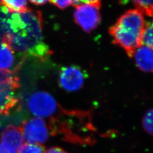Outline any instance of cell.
Returning <instances> with one entry per match:
<instances>
[{
  "instance_id": "obj_5",
  "label": "cell",
  "mask_w": 153,
  "mask_h": 153,
  "mask_svg": "<svg viewBox=\"0 0 153 153\" xmlns=\"http://www.w3.org/2000/svg\"><path fill=\"white\" fill-rule=\"evenodd\" d=\"M27 106L33 115L39 118L52 116L59 108L55 98L49 93L42 91L33 93L30 96Z\"/></svg>"
},
{
  "instance_id": "obj_20",
  "label": "cell",
  "mask_w": 153,
  "mask_h": 153,
  "mask_svg": "<svg viewBox=\"0 0 153 153\" xmlns=\"http://www.w3.org/2000/svg\"><path fill=\"white\" fill-rule=\"evenodd\" d=\"M2 4V0H0V5Z\"/></svg>"
},
{
  "instance_id": "obj_4",
  "label": "cell",
  "mask_w": 153,
  "mask_h": 153,
  "mask_svg": "<svg viewBox=\"0 0 153 153\" xmlns=\"http://www.w3.org/2000/svg\"><path fill=\"white\" fill-rule=\"evenodd\" d=\"M100 3H82L76 6L75 22L82 29L90 33L98 27L100 22Z\"/></svg>"
},
{
  "instance_id": "obj_19",
  "label": "cell",
  "mask_w": 153,
  "mask_h": 153,
  "mask_svg": "<svg viewBox=\"0 0 153 153\" xmlns=\"http://www.w3.org/2000/svg\"><path fill=\"white\" fill-rule=\"evenodd\" d=\"M32 4L36 5H42L48 2L49 0H29Z\"/></svg>"
},
{
  "instance_id": "obj_1",
  "label": "cell",
  "mask_w": 153,
  "mask_h": 153,
  "mask_svg": "<svg viewBox=\"0 0 153 153\" xmlns=\"http://www.w3.org/2000/svg\"><path fill=\"white\" fill-rule=\"evenodd\" d=\"M43 19L41 12L28 9L12 14L11 31L4 40L14 52L40 61L47 60L52 51L43 41Z\"/></svg>"
},
{
  "instance_id": "obj_6",
  "label": "cell",
  "mask_w": 153,
  "mask_h": 153,
  "mask_svg": "<svg viewBox=\"0 0 153 153\" xmlns=\"http://www.w3.org/2000/svg\"><path fill=\"white\" fill-rule=\"evenodd\" d=\"M88 74L79 66L62 67L59 73L58 82L61 88L68 92H76L84 85Z\"/></svg>"
},
{
  "instance_id": "obj_13",
  "label": "cell",
  "mask_w": 153,
  "mask_h": 153,
  "mask_svg": "<svg viewBox=\"0 0 153 153\" xmlns=\"http://www.w3.org/2000/svg\"><path fill=\"white\" fill-rule=\"evenodd\" d=\"M2 2L11 13H20L28 9L27 0H2Z\"/></svg>"
},
{
  "instance_id": "obj_18",
  "label": "cell",
  "mask_w": 153,
  "mask_h": 153,
  "mask_svg": "<svg viewBox=\"0 0 153 153\" xmlns=\"http://www.w3.org/2000/svg\"><path fill=\"white\" fill-rule=\"evenodd\" d=\"M44 153H68L59 147H52L48 149Z\"/></svg>"
},
{
  "instance_id": "obj_3",
  "label": "cell",
  "mask_w": 153,
  "mask_h": 153,
  "mask_svg": "<svg viewBox=\"0 0 153 153\" xmlns=\"http://www.w3.org/2000/svg\"><path fill=\"white\" fill-rule=\"evenodd\" d=\"M19 88L15 72L0 70V116L10 115L19 107L20 99L17 91Z\"/></svg>"
},
{
  "instance_id": "obj_12",
  "label": "cell",
  "mask_w": 153,
  "mask_h": 153,
  "mask_svg": "<svg viewBox=\"0 0 153 153\" xmlns=\"http://www.w3.org/2000/svg\"><path fill=\"white\" fill-rule=\"evenodd\" d=\"M12 14L5 7H0V43L11 31Z\"/></svg>"
},
{
  "instance_id": "obj_8",
  "label": "cell",
  "mask_w": 153,
  "mask_h": 153,
  "mask_svg": "<svg viewBox=\"0 0 153 153\" xmlns=\"http://www.w3.org/2000/svg\"><path fill=\"white\" fill-rule=\"evenodd\" d=\"M23 142L21 127L9 126L1 135L0 153H18Z\"/></svg>"
},
{
  "instance_id": "obj_14",
  "label": "cell",
  "mask_w": 153,
  "mask_h": 153,
  "mask_svg": "<svg viewBox=\"0 0 153 153\" xmlns=\"http://www.w3.org/2000/svg\"><path fill=\"white\" fill-rule=\"evenodd\" d=\"M45 147L42 144L26 143L23 144L18 153H44Z\"/></svg>"
},
{
  "instance_id": "obj_15",
  "label": "cell",
  "mask_w": 153,
  "mask_h": 153,
  "mask_svg": "<svg viewBox=\"0 0 153 153\" xmlns=\"http://www.w3.org/2000/svg\"><path fill=\"white\" fill-rule=\"evenodd\" d=\"M143 124L145 129L149 134L153 135V109L149 111L145 115L143 118Z\"/></svg>"
},
{
  "instance_id": "obj_17",
  "label": "cell",
  "mask_w": 153,
  "mask_h": 153,
  "mask_svg": "<svg viewBox=\"0 0 153 153\" xmlns=\"http://www.w3.org/2000/svg\"><path fill=\"white\" fill-rule=\"evenodd\" d=\"M137 6V8L143 9L149 6L153 5V0H131Z\"/></svg>"
},
{
  "instance_id": "obj_10",
  "label": "cell",
  "mask_w": 153,
  "mask_h": 153,
  "mask_svg": "<svg viewBox=\"0 0 153 153\" xmlns=\"http://www.w3.org/2000/svg\"><path fill=\"white\" fill-rule=\"evenodd\" d=\"M139 9V8H138ZM145 19V26L142 38V44L153 49V5L141 9Z\"/></svg>"
},
{
  "instance_id": "obj_16",
  "label": "cell",
  "mask_w": 153,
  "mask_h": 153,
  "mask_svg": "<svg viewBox=\"0 0 153 153\" xmlns=\"http://www.w3.org/2000/svg\"><path fill=\"white\" fill-rule=\"evenodd\" d=\"M50 2L61 9H65L71 4H77V0H49Z\"/></svg>"
},
{
  "instance_id": "obj_2",
  "label": "cell",
  "mask_w": 153,
  "mask_h": 153,
  "mask_svg": "<svg viewBox=\"0 0 153 153\" xmlns=\"http://www.w3.org/2000/svg\"><path fill=\"white\" fill-rule=\"evenodd\" d=\"M145 26V18L140 9L126 12L109 29L115 44L123 48L129 57H132L137 48L142 45Z\"/></svg>"
},
{
  "instance_id": "obj_9",
  "label": "cell",
  "mask_w": 153,
  "mask_h": 153,
  "mask_svg": "<svg viewBox=\"0 0 153 153\" xmlns=\"http://www.w3.org/2000/svg\"><path fill=\"white\" fill-rule=\"evenodd\" d=\"M134 57L137 67L142 71L153 72V49L142 44L134 51Z\"/></svg>"
},
{
  "instance_id": "obj_7",
  "label": "cell",
  "mask_w": 153,
  "mask_h": 153,
  "mask_svg": "<svg viewBox=\"0 0 153 153\" xmlns=\"http://www.w3.org/2000/svg\"><path fill=\"white\" fill-rule=\"evenodd\" d=\"M21 129L26 143L41 144L49 138V129L45 121L41 118L35 117L23 121Z\"/></svg>"
},
{
  "instance_id": "obj_11",
  "label": "cell",
  "mask_w": 153,
  "mask_h": 153,
  "mask_svg": "<svg viewBox=\"0 0 153 153\" xmlns=\"http://www.w3.org/2000/svg\"><path fill=\"white\" fill-rule=\"evenodd\" d=\"M15 62V52L7 44L0 43V70L10 71Z\"/></svg>"
}]
</instances>
